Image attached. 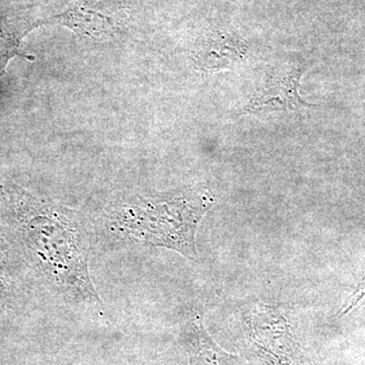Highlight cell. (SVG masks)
<instances>
[{"label": "cell", "instance_id": "2", "mask_svg": "<svg viewBox=\"0 0 365 365\" xmlns=\"http://www.w3.org/2000/svg\"><path fill=\"white\" fill-rule=\"evenodd\" d=\"M207 208V202L199 197L138 199L111 211L110 223L113 232L125 239L173 250L196 261L197 228Z\"/></svg>", "mask_w": 365, "mask_h": 365}, {"label": "cell", "instance_id": "6", "mask_svg": "<svg viewBox=\"0 0 365 365\" xmlns=\"http://www.w3.org/2000/svg\"><path fill=\"white\" fill-rule=\"evenodd\" d=\"M365 297V276L364 279L360 281L359 287H357L356 289H355L354 294H352V297H350L349 300H348L347 304H345L344 307L342 309V314L349 313L350 311H352L355 307L359 306L360 302L364 300Z\"/></svg>", "mask_w": 365, "mask_h": 365}, {"label": "cell", "instance_id": "4", "mask_svg": "<svg viewBox=\"0 0 365 365\" xmlns=\"http://www.w3.org/2000/svg\"><path fill=\"white\" fill-rule=\"evenodd\" d=\"M302 71H290L284 76L267 83L248 106L249 111H272V110L299 109L311 106L302 100L297 93Z\"/></svg>", "mask_w": 365, "mask_h": 365}, {"label": "cell", "instance_id": "3", "mask_svg": "<svg viewBox=\"0 0 365 365\" xmlns=\"http://www.w3.org/2000/svg\"><path fill=\"white\" fill-rule=\"evenodd\" d=\"M185 344L191 365H245L235 355L222 349L204 328L199 316L192 317L185 330Z\"/></svg>", "mask_w": 365, "mask_h": 365}, {"label": "cell", "instance_id": "5", "mask_svg": "<svg viewBox=\"0 0 365 365\" xmlns=\"http://www.w3.org/2000/svg\"><path fill=\"white\" fill-rule=\"evenodd\" d=\"M245 54V46L239 41L225 36H211L201 43L197 62L203 68L220 69L232 66Z\"/></svg>", "mask_w": 365, "mask_h": 365}, {"label": "cell", "instance_id": "1", "mask_svg": "<svg viewBox=\"0 0 365 365\" xmlns=\"http://www.w3.org/2000/svg\"><path fill=\"white\" fill-rule=\"evenodd\" d=\"M26 235L50 278L67 294L101 304L88 271V247L78 218L62 209L45 207L26 222Z\"/></svg>", "mask_w": 365, "mask_h": 365}]
</instances>
